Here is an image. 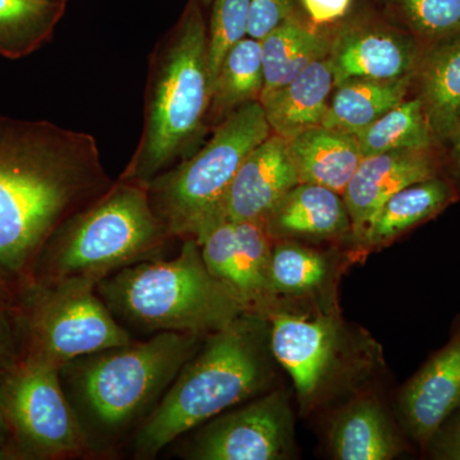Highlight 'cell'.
Returning <instances> with one entry per match:
<instances>
[{
  "label": "cell",
  "mask_w": 460,
  "mask_h": 460,
  "mask_svg": "<svg viewBox=\"0 0 460 460\" xmlns=\"http://www.w3.org/2000/svg\"><path fill=\"white\" fill-rule=\"evenodd\" d=\"M114 181L90 133L0 114V279L29 286L54 233Z\"/></svg>",
  "instance_id": "6da1fadb"
},
{
  "label": "cell",
  "mask_w": 460,
  "mask_h": 460,
  "mask_svg": "<svg viewBox=\"0 0 460 460\" xmlns=\"http://www.w3.org/2000/svg\"><path fill=\"white\" fill-rule=\"evenodd\" d=\"M204 339L189 332H157L59 368L95 458H111L124 438L135 434Z\"/></svg>",
  "instance_id": "7a4b0ae2"
},
{
  "label": "cell",
  "mask_w": 460,
  "mask_h": 460,
  "mask_svg": "<svg viewBox=\"0 0 460 460\" xmlns=\"http://www.w3.org/2000/svg\"><path fill=\"white\" fill-rule=\"evenodd\" d=\"M270 325L246 313L208 335L132 436L135 459L165 447L239 402L261 394L272 378Z\"/></svg>",
  "instance_id": "3957f363"
},
{
  "label": "cell",
  "mask_w": 460,
  "mask_h": 460,
  "mask_svg": "<svg viewBox=\"0 0 460 460\" xmlns=\"http://www.w3.org/2000/svg\"><path fill=\"white\" fill-rule=\"evenodd\" d=\"M199 0L157 41L148 62L140 140L120 180L148 183L192 155L210 104L208 25Z\"/></svg>",
  "instance_id": "277c9868"
},
{
  "label": "cell",
  "mask_w": 460,
  "mask_h": 460,
  "mask_svg": "<svg viewBox=\"0 0 460 460\" xmlns=\"http://www.w3.org/2000/svg\"><path fill=\"white\" fill-rule=\"evenodd\" d=\"M96 289L129 332H189L206 338L248 313L243 302L208 270L193 238L181 241L177 256L128 266L100 281Z\"/></svg>",
  "instance_id": "5b68a950"
},
{
  "label": "cell",
  "mask_w": 460,
  "mask_h": 460,
  "mask_svg": "<svg viewBox=\"0 0 460 460\" xmlns=\"http://www.w3.org/2000/svg\"><path fill=\"white\" fill-rule=\"evenodd\" d=\"M175 241L154 213L147 187L118 178L54 233L30 284L80 279L98 286L122 269L160 259Z\"/></svg>",
  "instance_id": "8992f818"
},
{
  "label": "cell",
  "mask_w": 460,
  "mask_h": 460,
  "mask_svg": "<svg viewBox=\"0 0 460 460\" xmlns=\"http://www.w3.org/2000/svg\"><path fill=\"white\" fill-rule=\"evenodd\" d=\"M271 133L260 102H250L217 124L204 146L148 183L151 208L172 237L199 241L226 219L239 166Z\"/></svg>",
  "instance_id": "52a82bcc"
},
{
  "label": "cell",
  "mask_w": 460,
  "mask_h": 460,
  "mask_svg": "<svg viewBox=\"0 0 460 460\" xmlns=\"http://www.w3.org/2000/svg\"><path fill=\"white\" fill-rule=\"evenodd\" d=\"M5 441L0 458L93 459L59 368L21 357L0 377Z\"/></svg>",
  "instance_id": "ba28073f"
},
{
  "label": "cell",
  "mask_w": 460,
  "mask_h": 460,
  "mask_svg": "<svg viewBox=\"0 0 460 460\" xmlns=\"http://www.w3.org/2000/svg\"><path fill=\"white\" fill-rule=\"evenodd\" d=\"M96 287L91 281L71 279L23 288V357L60 368L81 357L135 341Z\"/></svg>",
  "instance_id": "9c48e42d"
},
{
  "label": "cell",
  "mask_w": 460,
  "mask_h": 460,
  "mask_svg": "<svg viewBox=\"0 0 460 460\" xmlns=\"http://www.w3.org/2000/svg\"><path fill=\"white\" fill-rule=\"evenodd\" d=\"M181 447L190 460H279L293 447V413L284 392L214 417Z\"/></svg>",
  "instance_id": "30bf717a"
},
{
  "label": "cell",
  "mask_w": 460,
  "mask_h": 460,
  "mask_svg": "<svg viewBox=\"0 0 460 460\" xmlns=\"http://www.w3.org/2000/svg\"><path fill=\"white\" fill-rule=\"evenodd\" d=\"M198 243L208 270L243 302L248 313L263 316L277 305L269 281L274 241L263 220H220Z\"/></svg>",
  "instance_id": "8fae6325"
},
{
  "label": "cell",
  "mask_w": 460,
  "mask_h": 460,
  "mask_svg": "<svg viewBox=\"0 0 460 460\" xmlns=\"http://www.w3.org/2000/svg\"><path fill=\"white\" fill-rule=\"evenodd\" d=\"M263 316L270 325V348L275 361L292 377L302 408L307 410L338 367L341 332L330 316L310 317L278 310Z\"/></svg>",
  "instance_id": "7c38bea8"
},
{
  "label": "cell",
  "mask_w": 460,
  "mask_h": 460,
  "mask_svg": "<svg viewBox=\"0 0 460 460\" xmlns=\"http://www.w3.org/2000/svg\"><path fill=\"white\" fill-rule=\"evenodd\" d=\"M423 45L407 30L374 17H359L332 35L329 62L335 86L352 78L399 80L413 75Z\"/></svg>",
  "instance_id": "4fadbf2b"
},
{
  "label": "cell",
  "mask_w": 460,
  "mask_h": 460,
  "mask_svg": "<svg viewBox=\"0 0 460 460\" xmlns=\"http://www.w3.org/2000/svg\"><path fill=\"white\" fill-rule=\"evenodd\" d=\"M440 151L396 150L363 157L343 193L357 243L387 199L411 184L443 175Z\"/></svg>",
  "instance_id": "5bb4252c"
},
{
  "label": "cell",
  "mask_w": 460,
  "mask_h": 460,
  "mask_svg": "<svg viewBox=\"0 0 460 460\" xmlns=\"http://www.w3.org/2000/svg\"><path fill=\"white\" fill-rule=\"evenodd\" d=\"M398 407L408 434L423 447L460 411V323L447 344L402 387Z\"/></svg>",
  "instance_id": "9a60e30c"
},
{
  "label": "cell",
  "mask_w": 460,
  "mask_h": 460,
  "mask_svg": "<svg viewBox=\"0 0 460 460\" xmlns=\"http://www.w3.org/2000/svg\"><path fill=\"white\" fill-rule=\"evenodd\" d=\"M298 183L287 140L271 133L239 166L224 204V217L233 222L263 220Z\"/></svg>",
  "instance_id": "2e32d148"
},
{
  "label": "cell",
  "mask_w": 460,
  "mask_h": 460,
  "mask_svg": "<svg viewBox=\"0 0 460 460\" xmlns=\"http://www.w3.org/2000/svg\"><path fill=\"white\" fill-rule=\"evenodd\" d=\"M272 241H330L352 235L343 196L313 183L288 190L263 219Z\"/></svg>",
  "instance_id": "e0dca14e"
},
{
  "label": "cell",
  "mask_w": 460,
  "mask_h": 460,
  "mask_svg": "<svg viewBox=\"0 0 460 460\" xmlns=\"http://www.w3.org/2000/svg\"><path fill=\"white\" fill-rule=\"evenodd\" d=\"M411 95L420 100L436 142L444 147L460 126V33L423 48Z\"/></svg>",
  "instance_id": "ac0fdd59"
},
{
  "label": "cell",
  "mask_w": 460,
  "mask_h": 460,
  "mask_svg": "<svg viewBox=\"0 0 460 460\" xmlns=\"http://www.w3.org/2000/svg\"><path fill=\"white\" fill-rule=\"evenodd\" d=\"M335 87L329 58L311 63L280 89L260 98L271 132L290 140L302 132L323 126Z\"/></svg>",
  "instance_id": "d6986e66"
},
{
  "label": "cell",
  "mask_w": 460,
  "mask_h": 460,
  "mask_svg": "<svg viewBox=\"0 0 460 460\" xmlns=\"http://www.w3.org/2000/svg\"><path fill=\"white\" fill-rule=\"evenodd\" d=\"M299 183L326 187L343 196L363 159L356 136L319 126L287 141Z\"/></svg>",
  "instance_id": "ffe728a7"
},
{
  "label": "cell",
  "mask_w": 460,
  "mask_h": 460,
  "mask_svg": "<svg viewBox=\"0 0 460 460\" xmlns=\"http://www.w3.org/2000/svg\"><path fill=\"white\" fill-rule=\"evenodd\" d=\"M458 199L453 181L443 175L405 187L381 205L359 244L366 250L389 246L405 233L434 219Z\"/></svg>",
  "instance_id": "44dd1931"
},
{
  "label": "cell",
  "mask_w": 460,
  "mask_h": 460,
  "mask_svg": "<svg viewBox=\"0 0 460 460\" xmlns=\"http://www.w3.org/2000/svg\"><path fill=\"white\" fill-rule=\"evenodd\" d=\"M339 460H390L404 449L385 410L374 398L357 399L338 414L329 432Z\"/></svg>",
  "instance_id": "7402d4cb"
},
{
  "label": "cell",
  "mask_w": 460,
  "mask_h": 460,
  "mask_svg": "<svg viewBox=\"0 0 460 460\" xmlns=\"http://www.w3.org/2000/svg\"><path fill=\"white\" fill-rule=\"evenodd\" d=\"M413 75L399 80L352 78L338 84L332 90L323 126L356 136L410 98Z\"/></svg>",
  "instance_id": "603a6c76"
},
{
  "label": "cell",
  "mask_w": 460,
  "mask_h": 460,
  "mask_svg": "<svg viewBox=\"0 0 460 460\" xmlns=\"http://www.w3.org/2000/svg\"><path fill=\"white\" fill-rule=\"evenodd\" d=\"M260 42L265 78L262 96L290 83L311 63L328 57L332 36L305 25L296 14Z\"/></svg>",
  "instance_id": "cb8c5ba5"
},
{
  "label": "cell",
  "mask_w": 460,
  "mask_h": 460,
  "mask_svg": "<svg viewBox=\"0 0 460 460\" xmlns=\"http://www.w3.org/2000/svg\"><path fill=\"white\" fill-rule=\"evenodd\" d=\"M261 42L247 38L224 58L210 91L206 127H215L250 102H260L263 90Z\"/></svg>",
  "instance_id": "d4e9b609"
},
{
  "label": "cell",
  "mask_w": 460,
  "mask_h": 460,
  "mask_svg": "<svg viewBox=\"0 0 460 460\" xmlns=\"http://www.w3.org/2000/svg\"><path fill=\"white\" fill-rule=\"evenodd\" d=\"M57 0H0V57L22 59L53 39L65 16Z\"/></svg>",
  "instance_id": "484cf974"
},
{
  "label": "cell",
  "mask_w": 460,
  "mask_h": 460,
  "mask_svg": "<svg viewBox=\"0 0 460 460\" xmlns=\"http://www.w3.org/2000/svg\"><path fill=\"white\" fill-rule=\"evenodd\" d=\"M356 137L363 157L396 150L443 148L432 135L422 104L413 95L381 115Z\"/></svg>",
  "instance_id": "4316f807"
},
{
  "label": "cell",
  "mask_w": 460,
  "mask_h": 460,
  "mask_svg": "<svg viewBox=\"0 0 460 460\" xmlns=\"http://www.w3.org/2000/svg\"><path fill=\"white\" fill-rule=\"evenodd\" d=\"M329 259L323 253L290 241L272 244L269 281L274 296H305L328 281Z\"/></svg>",
  "instance_id": "83f0119b"
},
{
  "label": "cell",
  "mask_w": 460,
  "mask_h": 460,
  "mask_svg": "<svg viewBox=\"0 0 460 460\" xmlns=\"http://www.w3.org/2000/svg\"><path fill=\"white\" fill-rule=\"evenodd\" d=\"M392 22L423 47L460 33V0H381Z\"/></svg>",
  "instance_id": "f1b7e54d"
},
{
  "label": "cell",
  "mask_w": 460,
  "mask_h": 460,
  "mask_svg": "<svg viewBox=\"0 0 460 460\" xmlns=\"http://www.w3.org/2000/svg\"><path fill=\"white\" fill-rule=\"evenodd\" d=\"M208 26V63L211 84L224 58L248 36L250 0H213Z\"/></svg>",
  "instance_id": "f546056e"
},
{
  "label": "cell",
  "mask_w": 460,
  "mask_h": 460,
  "mask_svg": "<svg viewBox=\"0 0 460 460\" xmlns=\"http://www.w3.org/2000/svg\"><path fill=\"white\" fill-rule=\"evenodd\" d=\"M296 14L293 0H250L248 38L262 40L275 27Z\"/></svg>",
  "instance_id": "4dcf8cb0"
},
{
  "label": "cell",
  "mask_w": 460,
  "mask_h": 460,
  "mask_svg": "<svg viewBox=\"0 0 460 460\" xmlns=\"http://www.w3.org/2000/svg\"><path fill=\"white\" fill-rule=\"evenodd\" d=\"M426 449L432 459L460 460V411L445 420Z\"/></svg>",
  "instance_id": "1f68e13d"
},
{
  "label": "cell",
  "mask_w": 460,
  "mask_h": 460,
  "mask_svg": "<svg viewBox=\"0 0 460 460\" xmlns=\"http://www.w3.org/2000/svg\"><path fill=\"white\" fill-rule=\"evenodd\" d=\"M353 0H301L302 7L314 25H329L347 16Z\"/></svg>",
  "instance_id": "d6a6232c"
},
{
  "label": "cell",
  "mask_w": 460,
  "mask_h": 460,
  "mask_svg": "<svg viewBox=\"0 0 460 460\" xmlns=\"http://www.w3.org/2000/svg\"><path fill=\"white\" fill-rule=\"evenodd\" d=\"M7 313L0 311V370H4L16 362L13 356V344L9 337Z\"/></svg>",
  "instance_id": "836d02e7"
},
{
  "label": "cell",
  "mask_w": 460,
  "mask_h": 460,
  "mask_svg": "<svg viewBox=\"0 0 460 460\" xmlns=\"http://www.w3.org/2000/svg\"><path fill=\"white\" fill-rule=\"evenodd\" d=\"M450 147V164H452V171L456 181H453L458 193L460 192V126L453 133L450 140L444 147Z\"/></svg>",
  "instance_id": "e575fe53"
},
{
  "label": "cell",
  "mask_w": 460,
  "mask_h": 460,
  "mask_svg": "<svg viewBox=\"0 0 460 460\" xmlns=\"http://www.w3.org/2000/svg\"><path fill=\"white\" fill-rule=\"evenodd\" d=\"M12 307H13V305H12L11 298H9L8 286L0 279V311L9 313V311H12Z\"/></svg>",
  "instance_id": "d590c367"
},
{
  "label": "cell",
  "mask_w": 460,
  "mask_h": 460,
  "mask_svg": "<svg viewBox=\"0 0 460 460\" xmlns=\"http://www.w3.org/2000/svg\"><path fill=\"white\" fill-rule=\"evenodd\" d=\"M5 441L4 425H3L2 414H0V452H2L3 445Z\"/></svg>",
  "instance_id": "8d00e7d4"
},
{
  "label": "cell",
  "mask_w": 460,
  "mask_h": 460,
  "mask_svg": "<svg viewBox=\"0 0 460 460\" xmlns=\"http://www.w3.org/2000/svg\"><path fill=\"white\" fill-rule=\"evenodd\" d=\"M199 2H201V4L204 5V7H210L213 0H199Z\"/></svg>",
  "instance_id": "74e56055"
},
{
  "label": "cell",
  "mask_w": 460,
  "mask_h": 460,
  "mask_svg": "<svg viewBox=\"0 0 460 460\" xmlns=\"http://www.w3.org/2000/svg\"><path fill=\"white\" fill-rule=\"evenodd\" d=\"M57 2L66 3H66H68V0H57Z\"/></svg>",
  "instance_id": "f35d334b"
}]
</instances>
